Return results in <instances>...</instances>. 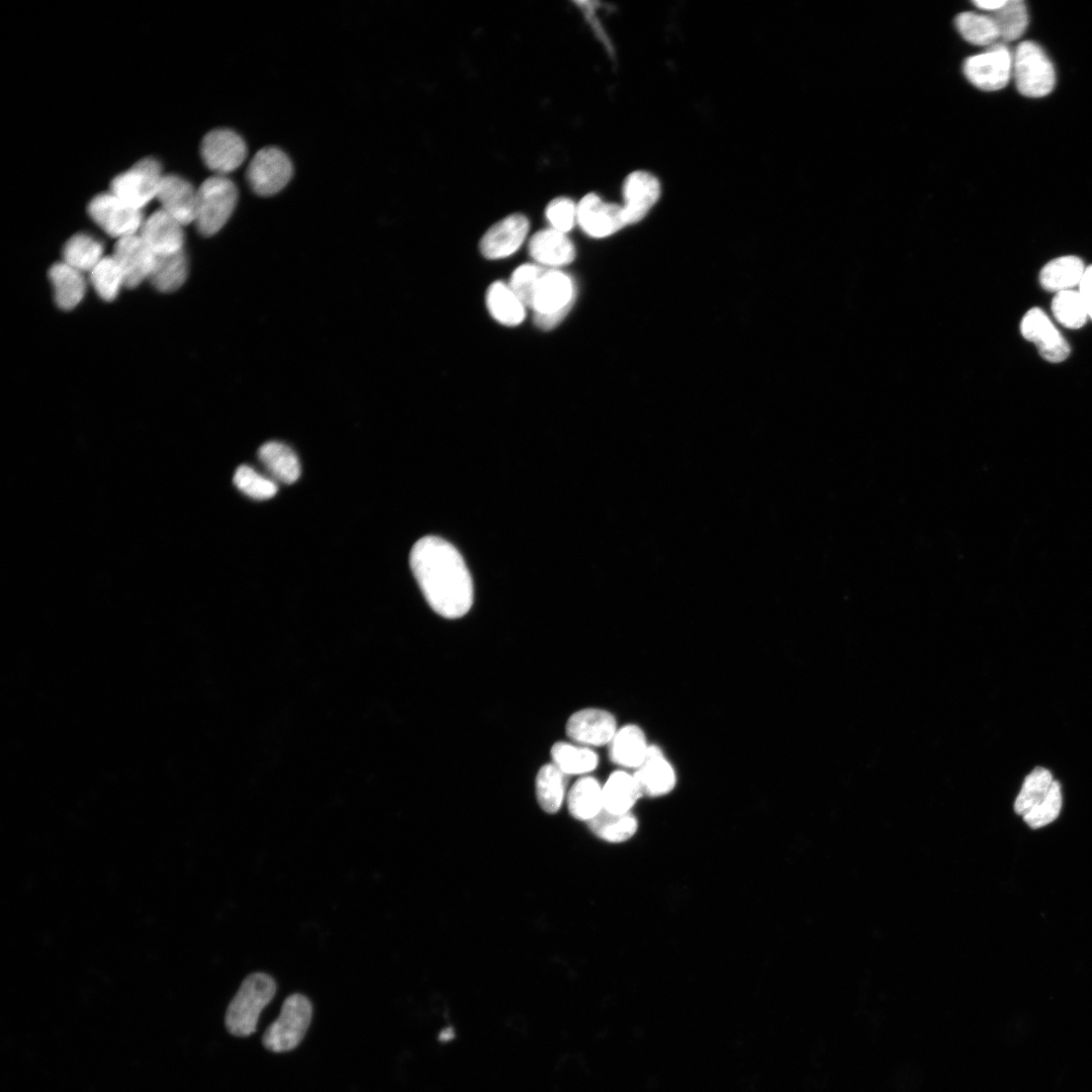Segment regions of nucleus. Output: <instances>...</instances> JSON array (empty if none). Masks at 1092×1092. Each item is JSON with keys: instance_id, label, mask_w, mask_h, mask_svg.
Wrapping results in <instances>:
<instances>
[{"instance_id": "nucleus-38", "label": "nucleus", "mask_w": 1092, "mask_h": 1092, "mask_svg": "<svg viewBox=\"0 0 1092 1092\" xmlns=\"http://www.w3.org/2000/svg\"><path fill=\"white\" fill-rule=\"evenodd\" d=\"M1056 318L1069 329H1079L1086 323L1088 313L1079 291L1057 292L1052 302Z\"/></svg>"}, {"instance_id": "nucleus-12", "label": "nucleus", "mask_w": 1092, "mask_h": 1092, "mask_svg": "<svg viewBox=\"0 0 1092 1092\" xmlns=\"http://www.w3.org/2000/svg\"><path fill=\"white\" fill-rule=\"evenodd\" d=\"M577 223L587 236L597 239L611 236L627 225L622 204L606 202L594 192L577 202Z\"/></svg>"}, {"instance_id": "nucleus-40", "label": "nucleus", "mask_w": 1092, "mask_h": 1092, "mask_svg": "<svg viewBox=\"0 0 1092 1092\" xmlns=\"http://www.w3.org/2000/svg\"><path fill=\"white\" fill-rule=\"evenodd\" d=\"M1061 808V785L1059 782L1054 781L1044 799L1026 812L1022 817L1030 828L1038 829L1056 820L1060 814Z\"/></svg>"}, {"instance_id": "nucleus-31", "label": "nucleus", "mask_w": 1092, "mask_h": 1092, "mask_svg": "<svg viewBox=\"0 0 1092 1092\" xmlns=\"http://www.w3.org/2000/svg\"><path fill=\"white\" fill-rule=\"evenodd\" d=\"M103 245L95 237L88 234L72 236L64 246L63 259L71 267L84 272H90L104 257Z\"/></svg>"}, {"instance_id": "nucleus-6", "label": "nucleus", "mask_w": 1092, "mask_h": 1092, "mask_svg": "<svg viewBox=\"0 0 1092 1092\" xmlns=\"http://www.w3.org/2000/svg\"><path fill=\"white\" fill-rule=\"evenodd\" d=\"M312 1007L301 994L288 996L277 1019L263 1034L264 1046L275 1053L288 1052L298 1045L310 1023Z\"/></svg>"}, {"instance_id": "nucleus-22", "label": "nucleus", "mask_w": 1092, "mask_h": 1092, "mask_svg": "<svg viewBox=\"0 0 1092 1092\" xmlns=\"http://www.w3.org/2000/svg\"><path fill=\"white\" fill-rule=\"evenodd\" d=\"M649 746L643 730L629 724L618 729L610 742V757L621 767L637 769L644 761Z\"/></svg>"}, {"instance_id": "nucleus-20", "label": "nucleus", "mask_w": 1092, "mask_h": 1092, "mask_svg": "<svg viewBox=\"0 0 1092 1092\" xmlns=\"http://www.w3.org/2000/svg\"><path fill=\"white\" fill-rule=\"evenodd\" d=\"M528 250L536 264L558 269L575 258V248L566 234L551 228L536 232L529 240Z\"/></svg>"}, {"instance_id": "nucleus-19", "label": "nucleus", "mask_w": 1092, "mask_h": 1092, "mask_svg": "<svg viewBox=\"0 0 1092 1092\" xmlns=\"http://www.w3.org/2000/svg\"><path fill=\"white\" fill-rule=\"evenodd\" d=\"M179 221L161 208L143 222L139 235L156 255L184 250V232Z\"/></svg>"}, {"instance_id": "nucleus-32", "label": "nucleus", "mask_w": 1092, "mask_h": 1092, "mask_svg": "<svg viewBox=\"0 0 1092 1092\" xmlns=\"http://www.w3.org/2000/svg\"><path fill=\"white\" fill-rule=\"evenodd\" d=\"M554 763L543 765L536 777V796L540 807L547 813H556L565 797L566 779Z\"/></svg>"}, {"instance_id": "nucleus-4", "label": "nucleus", "mask_w": 1092, "mask_h": 1092, "mask_svg": "<svg viewBox=\"0 0 1092 1092\" xmlns=\"http://www.w3.org/2000/svg\"><path fill=\"white\" fill-rule=\"evenodd\" d=\"M238 201L235 183L221 175L205 179L197 188L195 225L202 236H213L226 223Z\"/></svg>"}, {"instance_id": "nucleus-29", "label": "nucleus", "mask_w": 1092, "mask_h": 1092, "mask_svg": "<svg viewBox=\"0 0 1092 1092\" xmlns=\"http://www.w3.org/2000/svg\"><path fill=\"white\" fill-rule=\"evenodd\" d=\"M188 275V259L184 250L156 255L155 264L149 281L161 292H172L179 289Z\"/></svg>"}, {"instance_id": "nucleus-44", "label": "nucleus", "mask_w": 1092, "mask_h": 1092, "mask_svg": "<svg viewBox=\"0 0 1092 1092\" xmlns=\"http://www.w3.org/2000/svg\"><path fill=\"white\" fill-rule=\"evenodd\" d=\"M1006 0H977L973 4L989 13L994 12L1005 4Z\"/></svg>"}, {"instance_id": "nucleus-23", "label": "nucleus", "mask_w": 1092, "mask_h": 1092, "mask_svg": "<svg viewBox=\"0 0 1092 1092\" xmlns=\"http://www.w3.org/2000/svg\"><path fill=\"white\" fill-rule=\"evenodd\" d=\"M49 278L54 289L55 301L60 308L73 309L84 298L86 280L81 271L65 262H59L51 267Z\"/></svg>"}, {"instance_id": "nucleus-42", "label": "nucleus", "mask_w": 1092, "mask_h": 1092, "mask_svg": "<svg viewBox=\"0 0 1092 1092\" xmlns=\"http://www.w3.org/2000/svg\"><path fill=\"white\" fill-rule=\"evenodd\" d=\"M543 269L544 267L538 264L526 263L517 267L511 276L510 287L529 308L535 286Z\"/></svg>"}, {"instance_id": "nucleus-24", "label": "nucleus", "mask_w": 1092, "mask_h": 1092, "mask_svg": "<svg viewBox=\"0 0 1092 1092\" xmlns=\"http://www.w3.org/2000/svg\"><path fill=\"white\" fill-rule=\"evenodd\" d=\"M485 303L490 315L500 325L514 327L525 320L527 306L504 281H494L489 285Z\"/></svg>"}, {"instance_id": "nucleus-33", "label": "nucleus", "mask_w": 1092, "mask_h": 1092, "mask_svg": "<svg viewBox=\"0 0 1092 1092\" xmlns=\"http://www.w3.org/2000/svg\"><path fill=\"white\" fill-rule=\"evenodd\" d=\"M587 823L595 835L614 843L630 839L638 829V821L631 812L614 814L603 809Z\"/></svg>"}, {"instance_id": "nucleus-39", "label": "nucleus", "mask_w": 1092, "mask_h": 1092, "mask_svg": "<svg viewBox=\"0 0 1092 1092\" xmlns=\"http://www.w3.org/2000/svg\"><path fill=\"white\" fill-rule=\"evenodd\" d=\"M235 485L248 496L255 499H268L277 492L276 482L248 465H241L234 475Z\"/></svg>"}, {"instance_id": "nucleus-5", "label": "nucleus", "mask_w": 1092, "mask_h": 1092, "mask_svg": "<svg viewBox=\"0 0 1092 1092\" xmlns=\"http://www.w3.org/2000/svg\"><path fill=\"white\" fill-rule=\"evenodd\" d=\"M1012 77L1017 90L1026 97H1043L1056 84L1053 63L1033 41H1022L1013 54Z\"/></svg>"}, {"instance_id": "nucleus-9", "label": "nucleus", "mask_w": 1092, "mask_h": 1092, "mask_svg": "<svg viewBox=\"0 0 1092 1092\" xmlns=\"http://www.w3.org/2000/svg\"><path fill=\"white\" fill-rule=\"evenodd\" d=\"M1013 55L1003 43H994L985 52L969 57L964 63L966 78L977 88L996 91L1012 77Z\"/></svg>"}, {"instance_id": "nucleus-10", "label": "nucleus", "mask_w": 1092, "mask_h": 1092, "mask_svg": "<svg viewBox=\"0 0 1092 1092\" xmlns=\"http://www.w3.org/2000/svg\"><path fill=\"white\" fill-rule=\"evenodd\" d=\"M292 172V163L284 152L275 147H266L251 160L247 180L256 194L269 196L287 185Z\"/></svg>"}, {"instance_id": "nucleus-3", "label": "nucleus", "mask_w": 1092, "mask_h": 1092, "mask_svg": "<svg viewBox=\"0 0 1092 1092\" xmlns=\"http://www.w3.org/2000/svg\"><path fill=\"white\" fill-rule=\"evenodd\" d=\"M275 992L276 983L271 976L261 972L249 975L228 1007V1030L237 1036L254 1033L261 1011L272 1000Z\"/></svg>"}, {"instance_id": "nucleus-25", "label": "nucleus", "mask_w": 1092, "mask_h": 1092, "mask_svg": "<svg viewBox=\"0 0 1092 1092\" xmlns=\"http://www.w3.org/2000/svg\"><path fill=\"white\" fill-rule=\"evenodd\" d=\"M642 796L633 774L616 770L603 786L604 810L614 814L629 813Z\"/></svg>"}, {"instance_id": "nucleus-14", "label": "nucleus", "mask_w": 1092, "mask_h": 1092, "mask_svg": "<svg viewBox=\"0 0 1092 1092\" xmlns=\"http://www.w3.org/2000/svg\"><path fill=\"white\" fill-rule=\"evenodd\" d=\"M622 204L627 225L642 220L661 195L659 179L649 171L635 170L623 182Z\"/></svg>"}, {"instance_id": "nucleus-7", "label": "nucleus", "mask_w": 1092, "mask_h": 1092, "mask_svg": "<svg viewBox=\"0 0 1092 1092\" xmlns=\"http://www.w3.org/2000/svg\"><path fill=\"white\" fill-rule=\"evenodd\" d=\"M163 177L161 164L154 158H144L115 176L109 191L128 204L143 209L157 198Z\"/></svg>"}, {"instance_id": "nucleus-37", "label": "nucleus", "mask_w": 1092, "mask_h": 1092, "mask_svg": "<svg viewBox=\"0 0 1092 1092\" xmlns=\"http://www.w3.org/2000/svg\"><path fill=\"white\" fill-rule=\"evenodd\" d=\"M1052 772L1043 767H1035L1025 778L1021 790L1014 802V811L1024 815L1048 795L1053 783Z\"/></svg>"}, {"instance_id": "nucleus-27", "label": "nucleus", "mask_w": 1092, "mask_h": 1092, "mask_svg": "<svg viewBox=\"0 0 1092 1092\" xmlns=\"http://www.w3.org/2000/svg\"><path fill=\"white\" fill-rule=\"evenodd\" d=\"M258 456L271 475L284 483L295 482L300 475V465L296 454L283 443L271 441L263 444Z\"/></svg>"}, {"instance_id": "nucleus-13", "label": "nucleus", "mask_w": 1092, "mask_h": 1092, "mask_svg": "<svg viewBox=\"0 0 1092 1092\" xmlns=\"http://www.w3.org/2000/svg\"><path fill=\"white\" fill-rule=\"evenodd\" d=\"M529 229V219L524 214L512 213L499 219L484 233L479 242V250L486 259L507 258L521 248Z\"/></svg>"}, {"instance_id": "nucleus-15", "label": "nucleus", "mask_w": 1092, "mask_h": 1092, "mask_svg": "<svg viewBox=\"0 0 1092 1092\" xmlns=\"http://www.w3.org/2000/svg\"><path fill=\"white\" fill-rule=\"evenodd\" d=\"M1020 330L1026 340L1036 345L1040 356L1046 361L1059 363L1069 356V344L1040 308L1032 307L1025 313Z\"/></svg>"}, {"instance_id": "nucleus-43", "label": "nucleus", "mask_w": 1092, "mask_h": 1092, "mask_svg": "<svg viewBox=\"0 0 1092 1092\" xmlns=\"http://www.w3.org/2000/svg\"><path fill=\"white\" fill-rule=\"evenodd\" d=\"M1079 293L1086 307L1088 316L1092 318V265L1085 269L1079 283Z\"/></svg>"}, {"instance_id": "nucleus-28", "label": "nucleus", "mask_w": 1092, "mask_h": 1092, "mask_svg": "<svg viewBox=\"0 0 1092 1092\" xmlns=\"http://www.w3.org/2000/svg\"><path fill=\"white\" fill-rule=\"evenodd\" d=\"M1085 269L1083 261L1076 256L1060 257L1042 267L1039 282L1049 291L1070 290L1079 285Z\"/></svg>"}, {"instance_id": "nucleus-17", "label": "nucleus", "mask_w": 1092, "mask_h": 1092, "mask_svg": "<svg viewBox=\"0 0 1092 1092\" xmlns=\"http://www.w3.org/2000/svg\"><path fill=\"white\" fill-rule=\"evenodd\" d=\"M112 256L122 271L127 288H134L149 279L156 260V254L139 234L117 240Z\"/></svg>"}, {"instance_id": "nucleus-16", "label": "nucleus", "mask_w": 1092, "mask_h": 1092, "mask_svg": "<svg viewBox=\"0 0 1092 1092\" xmlns=\"http://www.w3.org/2000/svg\"><path fill=\"white\" fill-rule=\"evenodd\" d=\"M617 730L615 717L610 712L597 708L575 712L566 724L568 737L587 747L610 744Z\"/></svg>"}, {"instance_id": "nucleus-1", "label": "nucleus", "mask_w": 1092, "mask_h": 1092, "mask_svg": "<svg viewBox=\"0 0 1092 1092\" xmlns=\"http://www.w3.org/2000/svg\"><path fill=\"white\" fill-rule=\"evenodd\" d=\"M410 565L426 601L437 614L457 619L470 610L472 579L452 544L437 536L423 537L412 548Z\"/></svg>"}, {"instance_id": "nucleus-11", "label": "nucleus", "mask_w": 1092, "mask_h": 1092, "mask_svg": "<svg viewBox=\"0 0 1092 1092\" xmlns=\"http://www.w3.org/2000/svg\"><path fill=\"white\" fill-rule=\"evenodd\" d=\"M200 153L208 169L215 175L225 176L242 165L248 150L245 141L236 131L215 128L204 135Z\"/></svg>"}, {"instance_id": "nucleus-2", "label": "nucleus", "mask_w": 1092, "mask_h": 1092, "mask_svg": "<svg viewBox=\"0 0 1092 1092\" xmlns=\"http://www.w3.org/2000/svg\"><path fill=\"white\" fill-rule=\"evenodd\" d=\"M575 298L576 287L571 276L559 269L544 268L530 305L535 325L544 331L554 329L568 314Z\"/></svg>"}, {"instance_id": "nucleus-30", "label": "nucleus", "mask_w": 1092, "mask_h": 1092, "mask_svg": "<svg viewBox=\"0 0 1092 1092\" xmlns=\"http://www.w3.org/2000/svg\"><path fill=\"white\" fill-rule=\"evenodd\" d=\"M553 763L564 775H586L596 769L598 754L587 746L557 742L551 748Z\"/></svg>"}, {"instance_id": "nucleus-35", "label": "nucleus", "mask_w": 1092, "mask_h": 1092, "mask_svg": "<svg viewBox=\"0 0 1092 1092\" xmlns=\"http://www.w3.org/2000/svg\"><path fill=\"white\" fill-rule=\"evenodd\" d=\"M960 34L975 46H992L999 39L998 29L989 14L963 12L956 18Z\"/></svg>"}, {"instance_id": "nucleus-36", "label": "nucleus", "mask_w": 1092, "mask_h": 1092, "mask_svg": "<svg viewBox=\"0 0 1092 1092\" xmlns=\"http://www.w3.org/2000/svg\"><path fill=\"white\" fill-rule=\"evenodd\" d=\"M89 273L94 290L103 300L115 299L125 286L122 271L112 255L104 256Z\"/></svg>"}, {"instance_id": "nucleus-8", "label": "nucleus", "mask_w": 1092, "mask_h": 1092, "mask_svg": "<svg viewBox=\"0 0 1092 1092\" xmlns=\"http://www.w3.org/2000/svg\"><path fill=\"white\" fill-rule=\"evenodd\" d=\"M88 213L102 231L117 240L139 234L145 220L142 209L111 191L95 195L88 204Z\"/></svg>"}, {"instance_id": "nucleus-34", "label": "nucleus", "mask_w": 1092, "mask_h": 1092, "mask_svg": "<svg viewBox=\"0 0 1092 1092\" xmlns=\"http://www.w3.org/2000/svg\"><path fill=\"white\" fill-rule=\"evenodd\" d=\"M999 33V38L1009 41L1019 38L1028 25V12L1021 0H1006L1005 4L989 13Z\"/></svg>"}, {"instance_id": "nucleus-18", "label": "nucleus", "mask_w": 1092, "mask_h": 1092, "mask_svg": "<svg viewBox=\"0 0 1092 1092\" xmlns=\"http://www.w3.org/2000/svg\"><path fill=\"white\" fill-rule=\"evenodd\" d=\"M157 199L161 209L182 225L195 221L197 188L186 179L174 174L164 175Z\"/></svg>"}, {"instance_id": "nucleus-26", "label": "nucleus", "mask_w": 1092, "mask_h": 1092, "mask_svg": "<svg viewBox=\"0 0 1092 1092\" xmlns=\"http://www.w3.org/2000/svg\"><path fill=\"white\" fill-rule=\"evenodd\" d=\"M567 807L573 818L590 821L604 809L603 786L589 776L578 779L568 793Z\"/></svg>"}, {"instance_id": "nucleus-21", "label": "nucleus", "mask_w": 1092, "mask_h": 1092, "mask_svg": "<svg viewBox=\"0 0 1092 1092\" xmlns=\"http://www.w3.org/2000/svg\"><path fill=\"white\" fill-rule=\"evenodd\" d=\"M642 795L661 797L675 786L676 776L672 764L656 745H650L641 765L633 774Z\"/></svg>"}, {"instance_id": "nucleus-41", "label": "nucleus", "mask_w": 1092, "mask_h": 1092, "mask_svg": "<svg viewBox=\"0 0 1092 1092\" xmlns=\"http://www.w3.org/2000/svg\"><path fill=\"white\" fill-rule=\"evenodd\" d=\"M545 215L551 229L567 234L577 223V203L568 197H556L547 204Z\"/></svg>"}]
</instances>
